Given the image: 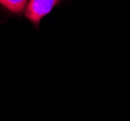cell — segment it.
Masks as SVG:
<instances>
[{"label":"cell","instance_id":"1","mask_svg":"<svg viewBox=\"0 0 130 121\" xmlns=\"http://www.w3.org/2000/svg\"><path fill=\"white\" fill-rule=\"evenodd\" d=\"M58 2L59 0H29L25 11V17L34 24H38Z\"/></svg>","mask_w":130,"mask_h":121},{"label":"cell","instance_id":"2","mask_svg":"<svg viewBox=\"0 0 130 121\" xmlns=\"http://www.w3.org/2000/svg\"><path fill=\"white\" fill-rule=\"evenodd\" d=\"M27 0H0V4L3 5L12 13L20 14L26 5Z\"/></svg>","mask_w":130,"mask_h":121}]
</instances>
